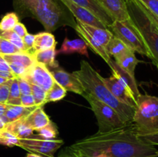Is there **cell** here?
Returning <instances> with one entry per match:
<instances>
[{
    "instance_id": "obj_8",
    "label": "cell",
    "mask_w": 158,
    "mask_h": 157,
    "mask_svg": "<svg viewBox=\"0 0 158 157\" xmlns=\"http://www.w3.org/2000/svg\"><path fill=\"white\" fill-rule=\"evenodd\" d=\"M23 78L31 84L40 86L46 92H48L55 83V80L49 69L37 62L28 70L26 75Z\"/></svg>"
},
{
    "instance_id": "obj_46",
    "label": "cell",
    "mask_w": 158,
    "mask_h": 157,
    "mask_svg": "<svg viewBox=\"0 0 158 157\" xmlns=\"http://www.w3.org/2000/svg\"><path fill=\"white\" fill-rule=\"evenodd\" d=\"M26 157H43V156L41 155H39V154L34 153V152H29V153H27V155H26Z\"/></svg>"
},
{
    "instance_id": "obj_2",
    "label": "cell",
    "mask_w": 158,
    "mask_h": 157,
    "mask_svg": "<svg viewBox=\"0 0 158 157\" xmlns=\"http://www.w3.org/2000/svg\"><path fill=\"white\" fill-rule=\"evenodd\" d=\"M13 6L19 15L35 18L47 32L76 26L75 18L60 0H13Z\"/></svg>"
},
{
    "instance_id": "obj_38",
    "label": "cell",
    "mask_w": 158,
    "mask_h": 157,
    "mask_svg": "<svg viewBox=\"0 0 158 157\" xmlns=\"http://www.w3.org/2000/svg\"><path fill=\"white\" fill-rule=\"evenodd\" d=\"M139 136L147 143L153 145V146H158V132H152V133L143 134L140 135Z\"/></svg>"
},
{
    "instance_id": "obj_15",
    "label": "cell",
    "mask_w": 158,
    "mask_h": 157,
    "mask_svg": "<svg viewBox=\"0 0 158 157\" xmlns=\"http://www.w3.org/2000/svg\"><path fill=\"white\" fill-rule=\"evenodd\" d=\"M114 20L125 21L130 18L125 0H100Z\"/></svg>"
},
{
    "instance_id": "obj_33",
    "label": "cell",
    "mask_w": 158,
    "mask_h": 157,
    "mask_svg": "<svg viewBox=\"0 0 158 157\" xmlns=\"http://www.w3.org/2000/svg\"><path fill=\"white\" fill-rule=\"evenodd\" d=\"M31 84V83H30ZM32 88V95L35 100V104L36 106H43L46 104V91L41 87L35 85L31 84Z\"/></svg>"
},
{
    "instance_id": "obj_1",
    "label": "cell",
    "mask_w": 158,
    "mask_h": 157,
    "mask_svg": "<svg viewBox=\"0 0 158 157\" xmlns=\"http://www.w3.org/2000/svg\"><path fill=\"white\" fill-rule=\"evenodd\" d=\"M72 157H158L155 146L142 139L134 123L77 140L67 148Z\"/></svg>"
},
{
    "instance_id": "obj_23",
    "label": "cell",
    "mask_w": 158,
    "mask_h": 157,
    "mask_svg": "<svg viewBox=\"0 0 158 157\" xmlns=\"http://www.w3.org/2000/svg\"><path fill=\"white\" fill-rule=\"evenodd\" d=\"M37 106L34 107H25L21 105H9L7 104L5 117L7 120L8 123L11 122L16 121L20 119L26 118L28 115L31 113Z\"/></svg>"
},
{
    "instance_id": "obj_28",
    "label": "cell",
    "mask_w": 158,
    "mask_h": 157,
    "mask_svg": "<svg viewBox=\"0 0 158 157\" xmlns=\"http://www.w3.org/2000/svg\"><path fill=\"white\" fill-rule=\"evenodd\" d=\"M0 38L9 40L12 44L15 45L20 51L29 52L26 46H25L24 42H23V38H20L13 30L0 31Z\"/></svg>"
},
{
    "instance_id": "obj_45",
    "label": "cell",
    "mask_w": 158,
    "mask_h": 157,
    "mask_svg": "<svg viewBox=\"0 0 158 157\" xmlns=\"http://www.w3.org/2000/svg\"><path fill=\"white\" fill-rule=\"evenodd\" d=\"M7 104H0V115H3L6 112Z\"/></svg>"
},
{
    "instance_id": "obj_41",
    "label": "cell",
    "mask_w": 158,
    "mask_h": 157,
    "mask_svg": "<svg viewBox=\"0 0 158 157\" xmlns=\"http://www.w3.org/2000/svg\"><path fill=\"white\" fill-rule=\"evenodd\" d=\"M12 30H13L14 32H15V33H16L17 35H18L19 36L22 38H23V37H24L25 35L28 33L27 29H26V26H25L23 23L19 22L15 25V27L13 28V29H12Z\"/></svg>"
},
{
    "instance_id": "obj_50",
    "label": "cell",
    "mask_w": 158,
    "mask_h": 157,
    "mask_svg": "<svg viewBox=\"0 0 158 157\" xmlns=\"http://www.w3.org/2000/svg\"><path fill=\"white\" fill-rule=\"evenodd\" d=\"M0 39H1V38H0Z\"/></svg>"
},
{
    "instance_id": "obj_9",
    "label": "cell",
    "mask_w": 158,
    "mask_h": 157,
    "mask_svg": "<svg viewBox=\"0 0 158 157\" xmlns=\"http://www.w3.org/2000/svg\"><path fill=\"white\" fill-rule=\"evenodd\" d=\"M103 81L106 86V87L110 89L111 93L120 102L125 105L136 107L137 100L134 98L131 89L126 86L123 83H122L120 79L115 77L114 75L103 78Z\"/></svg>"
},
{
    "instance_id": "obj_30",
    "label": "cell",
    "mask_w": 158,
    "mask_h": 157,
    "mask_svg": "<svg viewBox=\"0 0 158 157\" xmlns=\"http://www.w3.org/2000/svg\"><path fill=\"white\" fill-rule=\"evenodd\" d=\"M18 22L19 15L16 12H9L0 21V31L12 30Z\"/></svg>"
},
{
    "instance_id": "obj_6",
    "label": "cell",
    "mask_w": 158,
    "mask_h": 157,
    "mask_svg": "<svg viewBox=\"0 0 158 157\" xmlns=\"http://www.w3.org/2000/svg\"><path fill=\"white\" fill-rule=\"evenodd\" d=\"M107 29L114 36L123 42L130 49L152 59L151 52L131 18L125 21L115 20Z\"/></svg>"
},
{
    "instance_id": "obj_40",
    "label": "cell",
    "mask_w": 158,
    "mask_h": 157,
    "mask_svg": "<svg viewBox=\"0 0 158 157\" xmlns=\"http://www.w3.org/2000/svg\"><path fill=\"white\" fill-rule=\"evenodd\" d=\"M34 39H35V35H32V34H30V33H27L23 38V42H24L25 46H26V48H27L29 52H31V50L32 49Z\"/></svg>"
},
{
    "instance_id": "obj_42",
    "label": "cell",
    "mask_w": 158,
    "mask_h": 157,
    "mask_svg": "<svg viewBox=\"0 0 158 157\" xmlns=\"http://www.w3.org/2000/svg\"><path fill=\"white\" fill-rule=\"evenodd\" d=\"M138 1H139V0H138ZM139 2H140V1H139ZM140 4H141V6H142V7H143V10H144V12H146L147 15H148V17H149V18H151V20H152L153 22H154V24L157 26V27L158 28V16H157V15H156L155 14H154L153 12H151V11L149 10V9H147V8L145 7V6H143V5L142 4L141 2H140Z\"/></svg>"
},
{
    "instance_id": "obj_36",
    "label": "cell",
    "mask_w": 158,
    "mask_h": 157,
    "mask_svg": "<svg viewBox=\"0 0 158 157\" xmlns=\"http://www.w3.org/2000/svg\"><path fill=\"white\" fill-rule=\"evenodd\" d=\"M19 82V90L21 92V95H30L32 94V88L31 84L25 80L24 78L17 77Z\"/></svg>"
},
{
    "instance_id": "obj_16",
    "label": "cell",
    "mask_w": 158,
    "mask_h": 157,
    "mask_svg": "<svg viewBox=\"0 0 158 157\" xmlns=\"http://www.w3.org/2000/svg\"><path fill=\"white\" fill-rule=\"evenodd\" d=\"M20 143L46 148L56 152L63 146L64 142L63 139H44L38 136L37 135H32L29 138L20 139Z\"/></svg>"
},
{
    "instance_id": "obj_51",
    "label": "cell",
    "mask_w": 158,
    "mask_h": 157,
    "mask_svg": "<svg viewBox=\"0 0 158 157\" xmlns=\"http://www.w3.org/2000/svg\"><path fill=\"white\" fill-rule=\"evenodd\" d=\"M125 1H126V0H125Z\"/></svg>"
},
{
    "instance_id": "obj_18",
    "label": "cell",
    "mask_w": 158,
    "mask_h": 157,
    "mask_svg": "<svg viewBox=\"0 0 158 157\" xmlns=\"http://www.w3.org/2000/svg\"><path fill=\"white\" fill-rule=\"evenodd\" d=\"M88 46L82 38H76L70 40L66 37L63 40L61 48L57 51V54H71L77 52L81 55L89 57L88 55Z\"/></svg>"
},
{
    "instance_id": "obj_34",
    "label": "cell",
    "mask_w": 158,
    "mask_h": 157,
    "mask_svg": "<svg viewBox=\"0 0 158 157\" xmlns=\"http://www.w3.org/2000/svg\"><path fill=\"white\" fill-rule=\"evenodd\" d=\"M19 52H20V50L15 45L12 44L9 40L1 38L0 39V55H12V54L16 53Z\"/></svg>"
},
{
    "instance_id": "obj_14",
    "label": "cell",
    "mask_w": 158,
    "mask_h": 157,
    "mask_svg": "<svg viewBox=\"0 0 158 157\" xmlns=\"http://www.w3.org/2000/svg\"><path fill=\"white\" fill-rule=\"evenodd\" d=\"M110 67L111 70H112V75L117 77L118 79H120L122 83H124L132 92L133 95H134V98L137 100V97L140 95V92H139L138 86H137V82H136L135 76L131 75L129 72L125 71L124 69H122L117 62L115 60H111L110 63L108 64Z\"/></svg>"
},
{
    "instance_id": "obj_49",
    "label": "cell",
    "mask_w": 158,
    "mask_h": 157,
    "mask_svg": "<svg viewBox=\"0 0 158 157\" xmlns=\"http://www.w3.org/2000/svg\"><path fill=\"white\" fill-rule=\"evenodd\" d=\"M156 66H157V69H158V63H157V65H156Z\"/></svg>"
},
{
    "instance_id": "obj_17",
    "label": "cell",
    "mask_w": 158,
    "mask_h": 157,
    "mask_svg": "<svg viewBox=\"0 0 158 157\" xmlns=\"http://www.w3.org/2000/svg\"><path fill=\"white\" fill-rule=\"evenodd\" d=\"M25 121L29 127L32 128L34 131H37L47 126L51 120L43 110V106H37L25 118Z\"/></svg>"
},
{
    "instance_id": "obj_39",
    "label": "cell",
    "mask_w": 158,
    "mask_h": 157,
    "mask_svg": "<svg viewBox=\"0 0 158 157\" xmlns=\"http://www.w3.org/2000/svg\"><path fill=\"white\" fill-rule=\"evenodd\" d=\"M21 106L25 107H34L36 106L35 104V100L32 94L30 95H21L20 97Z\"/></svg>"
},
{
    "instance_id": "obj_12",
    "label": "cell",
    "mask_w": 158,
    "mask_h": 157,
    "mask_svg": "<svg viewBox=\"0 0 158 157\" xmlns=\"http://www.w3.org/2000/svg\"><path fill=\"white\" fill-rule=\"evenodd\" d=\"M81 7L94 14L106 28L114 22V18L105 9L100 0H72Z\"/></svg>"
},
{
    "instance_id": "obj_48",
    "label": "cell",
    "mask_w": 158,
    "mask_h": 157,
    "mask_svg": "<svg viewBox=\"0 0 158 157\" xmlns=\"http://www.w3.org/2000/svg\"><path fill=\"white\" fill-rule=\"evenodd\" d=\"M64 157H72V156H70V155H68V154H67V155H65Z\"/></svg>"
},
{
    "instance_id": "obj_43",
    "label": "cell",
    "mask_w": 158,
    "mask_h": 157,
    "mask_svg": "<svg viewBox=\"0 0 158 157\" xmlns=\"http://www.w3.org/2000/svg\"><path fill=\"white\" fill-rule=\"evenodd\" d=\"M0 71L1 72H11L9 63L5 60V58H3V56L2 55H0Z\"/></svg>"
},
{
    "instance_id": "obj_21",
    "label": "cell",
    "mask_w": 158,
    "mask_h": 157,
    "mask_svg": "<svg viewBox=\"0 0 158 157\" xmlns=\"http://www.w3.org/2000/svg\"><path fill=\"white\" fill-rule=\"evenodd\" d=\"M76 22H77L78 23L85 31H86L89 35H91L94 38L98 40L103 46H104L107 49L108 43L110 42V39L112 38V37L114 36V35H113L112 32H111L110 31L106 29H102V28L90 26V25L84 24V23L81 22H80L79 20L77 19H76Z\"/></svg>"
},
{
    "instance_id": "obj_47",
    "label": "cell",
    "mask_w": 158,
    "mask_h": 157,
    "mask_svg": "<svg viewBox=\"0 0 158 157\" xmlns=\"http://www.w3.org/2000/svg\"><path fill=\"white\" fill-rule=\"evenodd\" d=\"M8 80H9V79H6V78H3V77L0 76V85L4 84V83H6V82H7Z\"/></svg>"
},
{
    "instance_id": "obj_4",
    "label": "cell",
    "mask_w": 158,
    "mask_h": 157,
    "mask_svg": "<svg viewBox=\"0 0 158 157\" xmlns=\"http://www.w3.org/2000/svg\"><path fill=\"white\" fill-rule=\"evenodd\" d=\"M130 18L141 35L152 55V61L158 63V28L148 17L138 0H126Z\"/></svg>"
},
{
    "instance_id": "obj_3",
    "label": "cell",
    "mask_w": 158,
    "mask_h": 157,
    "mask_svg": "<svg viewBox=\"0 0 158 157\" xmlns=\"http://www.w3.org/2000/svg\"><path fill=\"white\" fill-rule=\"evenodd\" d=\"M73 74L81 83L85 92L113 108L126 124L133 123L135 108L120 103L106 87L103 81V77L88 62L85 60L80 62V69Z\"/></svg>"
},
{
    "instance_id": "obj_29",
    "label": "cell",
    "mask_w": 158,
    "mask_h": 157,
    "mask_svg": "<svg viewBox=\"0 0 158 157\" xmlns=\"http://www.w3.org/2000/svg\"><path fill=\"white\" fill-rule=\"evenodd\" d=\"M21 92L19 86V82L17 77L12 78L10 84V89H9V99L6 104L9 105H21L20 101Z\"/></svg>"
},
{
    "instance_id": "obj_32",
    "label": "cell",
    "mask_w": 158,
    "mask_h": 157,
    "mask_svg": "<svg viewBox=\"0 0 158 157\" xmlns=\"http://www.w3.org/2000/svg\"><path fill=\"white\" fill-rule=\"evenodd\" d=\"M37 135L44 139H56L58 135L59 132L56 126L52 121L45 127L36 131Z\"/></svg>"
},
{
    "instance_id": "obj_35",
    "label": "cell",
    "mask_w": 158,
    "mask_h": 157,
    "mask_svg": "<svg viewBox=\"0 0 158 157\" xmlns=\"http://www.w3.org/2000/svg\"><path fill=\"white\" fill-rule=\"evenodd\" d=\"M12 79L8 80L4 84L0 85V104H6L9 99V89Z\"/></svg>"
},
{
    "instance_id": "obj_44",
    "label": "cell",
    "mask_w": 158,
    "mask_h": 157,
    "mask_svg": "<svg viewBox=\"0 0 158 157\" xmlns=\"http://www.w3.org/2000/svg\"><path fill=\"white\" fill-rule=\"evenodd\" d=\"M8 123L7 120H6L5 115H0V132L2 130H3L5 128V126Z\"/></svg>"
},
{
    "instance_id": "obj_20",
    "label": "cell",
    "mask_w": 158,
    "mask_h": 157,
    "mask_svg": "<svg viewBox=\"0 0 158 157\" xmlns=\"http://www.w3.org/2000/svg\"><path fill=\"white\" fill-rule=\"evenodd\" d=\"M56 42L55 36L49 32H43L35 35L33 46H32V53L41 51L56 48Z\"/></svg>"
},
{
    "instance_id": "obj_11",
    "label": "cell",
    "mask_w": 158,
    "mask_h": 157,
    "mask_svg": "<svg viewBox=\"0 0 158 157\" xmlns=\"http://www.w3.org/2000/svg\"><path fill=\"white\" fill-rule=\"evenodd\" d=\"M60 1L69 9V12L74 16L75 19L79 20V21L84 23V24L108 29L94 14L91 13L87 9L77 5V3L73 2L72 0H60Z\"/></svg>"
},
{
    "instance_id": "obj_24",
    "label": "cell",
    "mask_w": 158,
    "mask_h": 157,
    "mask_svg": "<svg viewBox=\"0 0 158 157\" xmlns=\"http://www.w3.org/2000/svg\"><path fill=\"white\" fill-rule=\"evenodd\" d=\"M33 55L35 62L44 65L48 69H54L59 66L58 62L56 59L57 55V51L56 50V48L35 52Z\"/></svg>"
},
{
    "instance_id": "obj_31",
    "label": "cell",
    "mask_w": 158,
    "mask_h": 157,
    "mask_svg": "<svg viewBox=\"0 0 158 157\" xmlns=\"http://www.w3.org/2000/svg\"><path fill=\"white\" fill-rule=\"evenodd\" d=\"M0 144L9 147L19 146L20 139L11 132L3 129L0 132Z\"/></svg>"
},
{
    "instance_id": "obj_27",
    "label": "cell",
    "mask_w": 158,
    "mask_h": 157,
    "mask_svg": "<svg viewBox=\"0 0 158 157\" xmlns=\"http://www.w3.org/2000/svg\"><path fill=\"white\" fill-rule=\"evenodd\" d=\"M66 93H67V91L55 82L52 88L48 92H46V103L62 100L66 96Z\"/></svg>"
},
{
    "instance_id": "obj_7",
    "label": "cell",
    "mask_w": 158,
    "mask_h": 157,
    "mask_svg": "<svg viewBox=\"0 0 158 157\" xmlns=\"http://www.w3.org/2000/svg\"><path fill=\"white\" fill-rule=\"evenodd\" d=\"M82 96L87 100L91 109L95 114L98 124V132H106L127 125L120 115L110 106L102 103L86 92H83Z\"/></svg>"
},
{
    "instance_id": "obj_19",
    "label": "cell",
    "mask_w": 158,
    "mask_h": 157,
    "mask_svg": "<svg viewBox=\"0 0 158 157\" xmlns=\"http://www.w3.org/2000/svg\"><path fill=\"white\" fill-rule=\"evenodd\" d=\"M4 129L13 134L19 139L29 138L33 135L34 132L33 129L26 124L25 118L7 123L5 126Z\"/></svg>"
},
{
    "instance_id": "obj_5",
    "label": "cell",
    "mask_w": 158,
    "mask_h": 157,
    "mask_svg": "<svg viewBox=\"0 0 158 157\" xmlns=\"http://www.w3.org/2000/svg\"><path fill=\"white\" fill-rule=\"evenodd\" d=\"M133 123L138 135L158 132V97L148 94L139 95Z\"/></svg>"
},
{
    "instance_id": "obj_10",
    "label": "cell",
    "mask_w": 158,
    "mask_h": 157,
    "mask_svg": "<svg viewBox=\"0 0 158 157\" xmlns=\"http://www.w3.org/2000/svg\"><path fill=\"white\" fill-rule=\"evenodd\" d=\"M49 70L56 83L64 88L66 91L81 95L85 92L81 83L73 73L66 72L60 66L54 69H49Z\"/></svg>"
},
{
    "instance_id": "obj_13",
    "label": "cell",
    "mask_w": 158,
    "mask_h": 157,
    "mask_svg": "<svg viewBox=\"0 0 158 157\" xmlns=\"http://www.w3.org/2000/svg\"><path fill=\"white\" fill-rule=\"evenodd\" d=\"M76 32H77L80 38L86 42L88 47L90 48L96 54L100 55L107 64L112 60V58L108 52L107 49L101 44L98 40L94 38L91 35H89L86 31H85L78 23L76 22V26L74 28Z\"/></svg>"
},
{
    "instance_id": "obj_25",
    "label": "cell",
    "mask_w": 158,
    "mask_h": 157,
    "mask_svg": "<svg viewBox=\"0 0 158 157\" xmlns=\"http://www.w3.org/2000/svg\"><path fill=\"white\" fill-rule=\"evenodd\" d=\"M107 51L109 52L110 55L113 56L115 58V61L118 60L123 55L129 53L131 52V49H130L124 43L120 41L119 38H116L115 36H113L110 39V42L108 43ZM134 52V51H133Z\"/></svg>"
},
{
    "instance_id": "obj_22",
    "label": "cell",
    "mask_w": 158,
    "mask_h": 157,
    "mask_svg": "<svg viewBox=\"0 0 158 157\" xmlns=\"http://www.w3.org/2000/svg\"><path fill=\"white\" fill-rule=\"evenodd\" d=\"M2 56L8 63H15L27 69H30L35 62L33 53L31 52L20 51L12 55H6Z\"/></svg>"
},
{
    "instance_id": "obj_37",
    "label": "cell",
    "mask_w": 158,
    "mask_h": 157,
    "mask_svg": "<svg viewBox=\"0 0 158 157\" xmlns=\"http://www.w3.org/2000/svg\"><path fill=\"white\" fill-rule=\"evenodd\" d=\"M145 7L158 16V0H139Z\"/></svg>"
},
{
    "instance_id": "obj_26",
    "label": "cell",
    "mask_w": 158,
    "mask_h": 157,
    "mask_svg": "<svg viewBox=\"0 0 158 157\" xmlns=\"http://www.w3.org/2000/svg\"><path fill=\"white\" fill-rule=\"evenodd\" d=\"M116 62L123 69L129 72L131 75L135 76V69L140 60L136 57L135 52L131 51L116 61Z\"/></svg>"
}]
</instances>
